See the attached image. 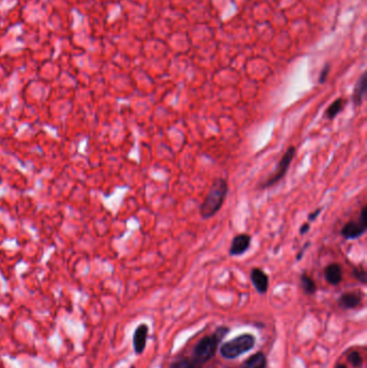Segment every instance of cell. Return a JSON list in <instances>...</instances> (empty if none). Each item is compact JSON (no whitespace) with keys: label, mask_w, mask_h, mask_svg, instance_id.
I'll return each mask as SVG.
<instances>
[{"label":"cell","mask_w":367,"mask_h":368,"mask_svg":"<svg viewBox=\"0 0 367 368\" xmlns=\"http://www.w3.org/2000/svg\"><path fill=\"white\" fill-rule=\"evenodd\" d=\"M321 211H322V208H318V209H316L315 211L310 212V213H309V216H308V222L315 221V220L319 217V214L321 213Z\"/></svg>","instance_id":"18"},{"label":"cell","mask_w":367,"mask_h":368,"mask_svg":"<svg viewBox=\"0 0 367 368\" xmlns=\"http://www.w3.org/2000/svg\"><path fill=\"white\" fill-rule=\"evenodd\" d=\"M251 281L253 283V286L257 290L258 293L264 294L267 292V290H268L269 286L268 275H267L261 268H253V269H252Z\"/></svg>","instance_id":"7"},{"label":"cell","mask_w":367,"mask_h":368,"mask_svg":"<svg viewBox=\"0 0 367 368\" xmlns=\"http://www.w3.org/2000/svg\"><path fill=\"white\" fill-rule=\"evenodd\" d=\"M336 368H347V367L345 365H339V366H337Z\"/></svg>","instance_id":"22"},{"label":"cell","mask_w":367,"mask_h":368,"mask_svg":"<svg viewBox=\"0 0 367 368\" xmlns=\"http://www.w3.org/2000/svg\"><path fill=\"white\" fill-rule=\"evenodd\" d=\"M324 275L330 285L337 286L342 280V268L337 263L330 264L324 268Z\"/></svg>","instance_id":"8"},{"label":"cell","mask_w":367,"mask_h":368,"mask_svg":"<svg viewBox=\"0 0 367 368\" xmlns=\"http://www.w3.org/2000/svg\"><path fill=\"white\" fill-rule=\"evenodd\" d=\"M328 71H330V66L327 65V66L323 69L322 72H321V74H320V79H319V82H320V83H323V82L326 80V75H327Z\"/></svg>","instance_id":"19"},{"label":"cell","mask_w":367,"mask_h":368,"mask_svg":"<svg viewBox=\"0 0 367 368\" xmlns=\"http://www.w3.org/2000/svg\"><path fill=\"white\" fill-rule=\"evenodd\" d=\"M251 236L249 234H239L234 237L231 247H229L228 253L231 256L242 255L244 252H247L251 244Z\"/></svg>","instance_id":"6"},{"label":"cell","mask_w":367,"mask_h":368,"mask_svg":"<svg viewBox=\"0 0 367 368\" xmlns=\"http://www.w3.org/2000/svg\"><path fill=\"white\" fill-rule=\"evenodd\" d=\"M301 282H302V287L304 289V292L306 294L311 295L317 291L315 281H313L307 273H303L301 275Z\"/></svg>","instance_id":"14"},{"label":"cell","mask_w":367,"mask_h":368,"mask_svg":"<svg viewBox=\"0 0 367 368\" xmlns=\"http://www.w3.org/2000/svg\"><path fill=\"white\" fill-rule=\"evenodd\" d=\"M353 274L356 280H358L362 283H366V279H367V275H366V271L364 270V268L362 267H356L353 269Z\"/></svg>","instance_id":"16"},{"label":"cell","mask_w":367,"mask_h":368,"mask_svg":"<svg viewBox=\"0 0 367 368\" xmlns=\"http://www.w3.org/2000/svg\"><path fill=\"white\" fill-rule=\"evenodd\" d=\"M147 336H148V326L147 325H140L137 327L134 334V348L137 353H141V352L146 348V342H147Z\"/></svg>","instance_id":"9"},{"label":"cell","mask_w":367,"mask_h":368,"mask_svg":"<svg viewBox=\"0 0 367 368\" xmlns=\"http://www.w3.org/2000/svg\"><path fill=\"white\" fill-rule=\"evenodd\" d=\"M366 89H367V80H366V74L363 73L362 76L358 80L356 86L354 87L352 101L355 106H361L363 103V99L366 95Z\"/></svg>","instance_id":"10"},{"label":"cell","mask_w":367,"mask_h":368,"mask_svg":"<svg viewBox=\"0 0 367 368\" xmlns=\"http://www.w3.org/2000/svg\"><path fill=\"white\" fill-rule=\"evenodd\" d=\"M308 245H309V242L305 243V245H304V247L302 248V250H301L300 252H298V254H297V256H296V259H297V260H300V259L303 257V255H304V252H305V250H306V249L308 248Z\"/></svg>","instance_id":"21"},{"label":"cell","mask_w":367,"mask_h":368,"mask_svg":"<svg viewBox=\"0 0 367 368\" xmlns=\"http://www.w3.org/2000/svg\"><path fill=\"white\" fill-rule=\"evenodd\" d=\"M310 229V222H306L302 225V227L300 228V234L301 235H305Z\"/></svg>","instance_id":"20"},{"label":"cell","mask_w":367,"mask_h":368,"mask_svg":"<svg viewBox=\"0 0 367 368\" xmlns=\"http://www.w3.org/2000/svg\"><path fill=\"white\" fill-rule=\"evenodd\" d=\"M266 367V358L262 352L251 356L246 363H243L241 368H265Z\"/></svg>","instance_id":"13"},{"label":"cell","mask_w":367,"mask_h":368,"mask_svg":"<svg viewBox=\"0 0 367 368\" xmlns=\"http://www.w3.org/2000/svg\"><path fill=\"white\" fill-rule=\"evenodd\" d=\"M348 359L354 367H361L363 364V358L360 355V353H357V352H352V353H350V355L348 356Z\"/></svg>","instance_id":"15"},{"label":"cell","mask_w":367,"mask_h":368,"mask_svg":"<svg viewBox=\"0 0 367 368\" xmlns=\"http://www.w3.org/2000/svg\"><path fill=\"white\" fill-rule=\"evenodd\" d=\"M254 346V337L249 334H243L237 338L227 341L221 347V354L225 358H235L246 353Z\"/></svg>","instance_id":"2"},{"label":"cell","mask_w":367,"mask_h":368,"mask_svg":"<svg viewBox=\"0 0 367 368\" xmlns=\"http://www.w3.org/2000/svg\"><path fill=\"white\" fill-rule=\"evenodd\" d=\"M362 301V295L360 293L351 292V293H345L342 294L339 298V304L341 307L346 309L355 308L356 306L360 305Z\"/></svg>","instance_id":"11"},{"label":"cell","mask_w":367,"mask_h":368,"mask_svg":"<svg viewBox=\"0 0 367 368\" xmlns=\"http://www.w3.org/2000/svg\"><path fill=\"white\" fill-rule=\"evenodd\" d=\"M223 336L224 335L220 336L218 331V333H216L215 335H212L210 337H205V338H203L200 342H198L194 350V358H195L194 364L207 362L208 359L215 354L218 343L222 338H223Z\"/></svg>","instance_id":"4"},{"label":"cell","mask_w":367,"mask_h":368,"mask_svg":"<svg viewBox=\"0 0 367 368\" xmlns=\"http://www.w3.org/2000/svg\"><path fill=\"white\" fill-rule=\"evenodd\" d=\"M228 193V184L225 179L218 178L212 182L207 195L201 205V217L210 219L221 210Z\"/></svg>","instance_id":"1"},{"label":"cell","mask_w":367,"mask_h":368,"mask_svg":"<svg viewBox=\"0 0 367 368\" xmlns=\"http://www.w3.org/2000/svg\"><path fill=\"white\" fill-rule=\"evenodd\" d=\"M295 154H296V149H295V147H293V145H291V147H289L287 149L285 154L282 155L281 159L279 160V163L277 165L276 170H274V172L265 182L261 183V186H259V189L264 190V189L271 188L272 186H274V184H277L280 180L284 179L286 173L289 170L290 166H291V163L293 162V158H294Z\"/></svg>","instance_id":"3"},{"label":"cell","mask_w":367,"mask_h":368,"mask_svg":"<svg viewBox=\"0 0 367 368\" xmlns=\"http://www.w3.org/2000/svg\"><path fill=\"white\" fill-rule=\"evenodd\" d=\"M367 229V208L364 206L358 220H351L342 226L341 228V236L347 240L356 239L358 237L365 234Z\"/></svg>","instance_id":"5"},{"label":"cell","mask_w":367,"mask_h":368,"mask_svg":"<svg viewBox=\"0 0 367 368\" xmlns=\"http://www.w3.org/2000/svg\"><path fill=\"white\" fill-rule=\"evenodd\" d=\"M171 368H195L194 362H191L189 359H182V361L175 362Z\"/></svg>","instance_id":"17"},{"label":"cell","mask_w":367,"mask_h":368,"mask_svg":"<svg viewBox=\"0 0 367 368\" xmlns=\"http://www.w3.org/2000/svg\"><path fill=\"white\" fill-rule=\"evenodd\" d=\"M345 103L346 102L343 101L342 98L336 99V101L333 102L330 105V107H328V108L325 110V112H324L325 118L328 120H334L343 109V107H345Z\"/></svg>","instance_id":"12"}]
</instances>
